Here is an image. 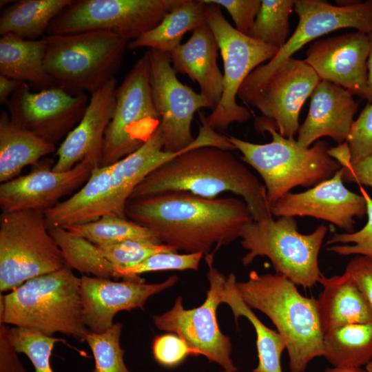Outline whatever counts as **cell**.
<instances>
[{
  "instance_id": "6da1fadb",
  "label": "cell",
  "mask_w": 372,
  "mask_h": 372,
  "mask_svg": "<svg viewBox=\"0 0 372 372\" xmlns=\"http://www.w3.org/2000/svg\"><path fill=\"white\" fill-rule=\"evenodd\" d=\"M125 215L176 251L204 255L239 238L242 227L253 220L243 200L207 198L182 192L130 200Z\"/></svg>"
},
{
  "instance_id": "7a4b0ae2",
  "label": "cell",
  "mask_w": 372,
  "mask_h": 372,
  "mask_svg": "<svg viewBox=\"0 0 372 372\" xmlns=\"http://www.w3.org/2000/svg\"><path fill=\"white\" fill-rule=\"evenodd\" d=\"M171 192L207 198L231 192L243 198L254 220L272 217L264 183L231 150L212 146L187 149L147 174L129 200Z\"/></svg>"
},
{
  "instance_id": "3957f363",
  "label": "cell",
  "mask_w": 372,
  "mask_h": 372,
  "mask_svg": "<svg viewBox=\"0 0 372 372\" xmlns=\"http://www.w3.org/2000/svg\"><path fill=\"white\" fill-rule=\"evenodd\" d=\"M238 293L251 309L265 314L286 344L290 372H305L309 364L322 357L324 334L316 299L302 296L296 285L275 273L249 272L237 282Z\"/></svg>"
},
{
  "instance_id": "277c9868",
  "label": "cell",
  "mask_w": 372,
  "mask_h": 372,
  "mask_svg": "<svg viewBox=\"0 0 372 372\" xmlns=\"http://www.w3.org/2000/svg\"><path fill=\"white\" fill-rule=\"evenodd\" d=\"M81 278L68 267L27 280L0 296V323L85 341Z\"/></svg>"
},
{
  "instance_id": "5b68a950",
  "label": "cell",
  "mask_w": 372,
  "mask_h": 372,
  "mask_svg": "<svg viewBox=\"0 0 372 372\" xmlns=\"http://www.w3.org/2000/svg\"><path fill=\"white\" fill-rule=\"evenodd\" d=\"M256 125L258 130L270 133V143L256 144L233 136L228 138L242 154V161L262 178L269 205L291 189L313 187L331 178L342 167L329 155L331 147L324 141H317L312 147H303L294 138L282 136L269 125Z\"/></svg>"
},
{
  "instance_id": "8992f818",
  "label": "cell",
  "mask_w": 372,
  "mask_h": 372,
  "mask_svg": "<svg viewBox=\"0 0 372 372\" xmlns=\"http://www.w3.org/2000/svg\"><path fill=\"white\" fill-rule=\"evenodd\" d=\"M44 65L54 86L92 94L115 78L128 42L105 30L43 36Z\"/></svg>"
},
{
  "instance_id": "52a82bcc",
  "label": "cell",
  "mask_w": 372,
  "mask_h": 372,
  "mask_svg": "<svg viewBox=\"0 0 372 372\" xmlns=\"http://www.w3.org/2000/svg\"><path fill=\"white\" fill-rule=\"evenodd\" d=\"M150 63L149 85L155 108L161 116L163 150L179 152L192 147L212 146L234 150L228 139L211 128L199 113L200 125L196 138L192 134L194 114L201 108L212 107L200 94L182 83L172 65L169 53L155 49L147 50Z\"/></svg>"
},
{
  "instance_id": "ba28073f",
  "label": "cell",
  "mask_w": 372,
  "mask_h": 372,
  "mask_svg": "<svg viewBox=\"0 0 372 372\" xmlns=\"http://www.w3.org/2000/svg\"><path fill=\"white\" fill-rule=\"evenodd\" d=\"M327 231V226L321 224L311 234H301L292 216L251 220L240 233V244L248 251L242 263L247 266L257 257H267L276 273L296 285L311 288L322 274L318 256Z\"/></svg>"
},
{
  "instance_id": "9c48e42d",
  "label": "cell",
  "mask_w": 372,
  "mask_h": 372,
  "mask_svg": "<svg viewBox=\"0 0 372 372\" xmlns=\"http://www.w3.org/2000/svg\"><path fill=\"white\" fill-rule=\"evenodd\" d=\"M320 81L304 60L289 57L268 72L254 70L240 87L238 97L262 114L256 124L269 125L291 138L300 126L302 105Z\"/></svg>"
},
{
  "instance_id": "30bf717a",
  "label": "cell",
  "mask_w": 372,
  "mask_h": 372,
  "mask_svg": "<svg viewBox=\"0 0 372 372\" xmlns=\"http://www.w3.org/2000/svg\"><path fill=\"white\" fill-rule=\"evenodd\" d=\"M67 267L47 228L44 213L26 210L0 216V291Z\"/></svg>"
},
{
  "instance_id": "8fae6325",
  "label": "cell",
  "mask_w": 372,
  "mask_h": 372,
  "mask_svg": "<svg viewBox=\"0 0 372 372\" xmlns=\"http://www.w3.org/2000/svg\"><path fill=\"white\" fill-rule=\"evenodd\" d=\"M205 16L218 42L224 74L221 99L211 114H203V118L214 130L225 131L233 123H242L251 118L250 111L237 103L238 92L247 76L262 63L271 60L279 49L238 32L216 4L206 3Z\"/></svg>"
},
{
  "instance_id": "7c38bea8",
  "label": "cell",
  "mask_w": 372,
  "mask_h": 372,
  "mask_svg": "<svg viewBox=\"0 0 372 372\" xmlns=\"http://www.w3.org/2000/svg\"><path fill=\"white\" fill-rule=\"evenodd\" d=\"M147 50L135 62L117 87L116 105L106 129L100 167L111 165L134 152L157 130V112L149 85Z\"/></svg>"
},
{
  "instance_id": "4fadbf2b",
  "label": "cell",
  "mask_w": 372,
  "mask_h": 372,
  "mask_svg": "<svg viewBox=\"0 0 372 372\" xmlns=\"http://www.w3.org/2000/svg\"><path fill=\"white\" fill-rule=\"evenodd\" d=\"M182 0H75L50 23L49 34L112 32L127 42L160 23Z\"/></svg>"
},
{
  "instance_id": "5bb4252c",
  "label": "cell",
  "mask_w": 372,
  "mask_h": 372,
  "mask_svg": "<svg viewBox=\"0 0 372 372\" xmlns=\"http://www.w3.org/2000/svg\"><path fill=\"white\" fill-rule=\"evenodd\" d=\"M214 256L210 253L205 256L209 289L203 303L186 309L182 297L178 296L170 310L154 316L153 321L160 330L174 332L183 338L194 355H203L225 371L236 372L238 369L231 357V339L221 332L216 318L218 307L223 303L222 293L227 277L214 267Z\"/></svg>"
},
{
  "instance_id": "9a60e30c",
  "label": "cell",
  "mask_w": 372,
  "mask_h": 372,
  "mask_svg": "<svg viewBox=\"0 0 372 372\" xmlns=\"http://www.w3.org/2000/svg\"><path fill=\"white\" fill-rule=\"evenodd\" d=\"M88 103L85 93L72 94L58 86L34 92L24 83L6 106L12 123L56 145L79 123Z\"/></svg>"
},
{
  "instance_id": "2e32d148",
  "label": "cell",
  "mask_w": 372,
  "mask_h": 372,
  "mask_svg": "<svg viewBox=\"0 0 372 372\" xmlns=\"http://www.w3.org/2000/svg\"><path fill=\"white\" fill-rule=\"evenodd\" d=\"M54 164L52 160L43 158L27 174L1 183V212L32 210L44 213L85 184L96 168L84 160L68 171L56 172L52 170Z\"/></svg>"
},
{
  "instance_id": "e0dca14e",
  "label": "cell",
  "mask_w": 372,
  "mask_h": 372,
  "mask_svg": "<svg viewBox=\"0 0 372 372\" xmlns=\"http://www.w3.org/2000/svg\"><path fill=\"white\" fill-rule=\"evenodd\" d=\"M342 167L330 178L300 193L289 192L269 205L276 217L311 216L327 220L347 233L354 231L355 218L366 215L364 197L344 185Z\"/></svg>"
},
{
  "instance_id": "ac0fdd59",
  "label": "cell",
  "mask_w": 372,
  "mask_h": 372,
  "mask_svg": "<svg viewBox=\"0 0 372 372\" xmlns=\"http://www.w3.org/2000/svg\"><path fill=\"white\" fill-rule=\"evenodd\" d=\"M298 23L286 44L267 63L254 70L268 72L304 45L329 32L352 28L367 34L372 32V0L360 1L349 6H333L321 0H295Z\"/></svg>"
},
{
  "instance_id": "d6986e66",
  "label": "cell",
  "mask_w": 372,
  "mask_h": 372,
  "mask_svg": "<svg viewBox=\"0 0 372 372\" xmlns=\"http://www.w3.org/2000/svg\"><path fill=\"white\" fill-rule=\"evenodd\" d=\"M369 51V35L355 30L315 41L307 50L304 61L320 80L365 99Z\"/></svg>"
},
{
  "instance_id": "ffe728a7",
  "label": "cell",
  "mask_w": 372,
  "mask_h": 372,
  "mask_svg": "<svg viewBox=\"0 0 372 372\" xmlns=\"http://www.w3.org/2000/svg\"><path fill=\"white\" fill-rule=\"evenodd\" d=\"M80 278L83 321L90 331L97 333L112 326L118 312L143 309L152 296L174 286L178 280L172 276L161 283L145 284V281H112L87 275Z\"/></svg>"
},
{
  "instance_id": "44dd1931",
  "label": "cell",
  "mask_w": 372,
  "mask_h": 372,
  "mask_svg": "<svg viewBox=\"0 0 372 372\" xmlns=\"http://www.w3.org/2000/svg\"><path fill=\"white\" fill-rule=\"evenodd\" d=\"M117 87L114 78L91 94L81 121L56 150L54 172L68 171L84 160L94 167H100L104 136L114 114Z\"/></svg>"
},
{
  "instance_id": "7402d4cb",
  "label": "cell",
  "mask_w": 372,
  "mask_h": 372,
  "mask_svg": "<svg viewBox=\"0 0 372 372\" xmlns=\"http://www.w3.org/2000/svg\"><path fill=\"white\" fill-rule=\"evenodd\" d=\"M353 96L343 87L321 80L311 95L307 116L299 127L298 144L309 147L323 136L338 145L346 142L358 106Z\"/></svg>"
},
{
  "instance_id": "603a6c76",
  "label": "cell",
  "mask_w": 372,
  "mask_h": 372,
  "mask_svg": "<svg viewBox=\"0 0 372 372\" xmlns=\"http://www.w3.org/2000/svg\"><path fill=\"white\" fill-rule=\"evenodd\" d=\"M218 51L216 39L205 23L193 30L187 42L169 53L175 72L187 75L198 84L200 93L212 110L218 104L223 89V74L217 63Z\"/></svg>"
},
{
  "instance_id": "cb8c5ba5",
  "label": "cell",
  "mask_w": 372,
  "mask_h": 372,
  "mask_svg": "<svg viewBox=\"0 0 372 372\" xmlns=\"http://www.w3.org/2000/svg\"><path fill=\"white\" fill-rule=\"evenodd\" d=\"M322 290L316 299L324 335L342 327L372 322V310L364 294L344 271L342 275H321Z\"/></svg>"
},
{
  "instance_id": "d4e9b609",
  "label": "cell",
  "mask_w": 372,
  "mask_h": 372,
  "mask_svg": "<svg viewBox=\"0 0 372 372\" xmlns=\"http://www.w3.org/2000/svg\"><path fill=\"white\" fill-rule=\"evenodd\" d=\"M112 166L93 169L81 188L44 212L48 229L82 225L110 215Z\"/></svg>"
},
{
  "instance_id": "484cf974",
  "label": "cell",
  "mask_w": 372,
  "mask_h": 372,
  "mask_svg": "<svg viewBox=\"0 0 372 372\" xmlns=\"http://www.w3.org/2000/svg\"><path fill=\"white\" fill-rule=\"evenodd\" d=\"M183 151L175 153L164 151L158 127L140 148L111 165L110 215L127 218L125 207L135 187L152 171Z\"/></svg>"
},
{
  "instance_id": "4316f807",
  "label": "cell",
  "mask_w": 372,
  "mask_h": 372,
  "mask_svg": "<svg viewBox=\"0 0 372 372\" xmlns=\"http://www.w3.org/2000/svg\"><path fill=\"white\" fill-rule=\"evenodd\" d=\"M56 145L24 130L11 121L4 110L0 114V182L19 176L28 165L54 152Z\"/></svg>"
},
{
  "instance_id": "83f0119b",
  "label": "cell",
  "mask_w": 372,
  "mask_h": 372,
  "mask_svg": "<svg viewBox=\"0 0 372 372\" xmlns=\"http://www.w3.org/2000/svg\"><path fill=\"white\" fill-rule=\"evenodd\" d=\"M45 41L20 38L12 34L0 38V74L29 83L41 90L54 86L45 65Z\"/></svg>"
},
{
  "instance_id": "f1b7e54d",
  "label": "cell",
  "mask_w": 372,
  "mask_h": 372,
  "mask_svg": "<svg viewBox=\"0 0 372 372\" xmlns=\"http://www.w3.org/2000/svg\"><path fill=\"white\" fill-rule=\"evenodd\" d=\"M206 3L203 0H182L158 25L127 43L134 50L147 47L170 53L180 45L185 33L207 23Z\"/></svg>"
},
{
  "instance_id": "f546056e",
  "label": "cell",
  "mask_w": 372,
  "mask_h": 372,
  "mask_svg": "<svg viewBox=\"0 0 372 372\" xmlns=\"http://www.w3.org/2000/svg\"><path fill=\"white\" fill-rule=\"evenodd\" d=\"M72 0H19L3 8L0 16V35L39 39L52 21Z\"/></svg>"
},
{
  "instance_id": "4dcf8cb0",
  "label": "cell",
  "mask_w": 372,
  "mask_h": 372,
  "mask_svg": "<svg viewBox=\"0 0 372 372\" xmlns=\"http://www.w3.org/2000/svg\"><path fill=\"white\" fill-rule=\"evenodd\" d=\"M222 302L229 305L236 323L239 317L244 316L255 329L258 364L251 372H282L281 355L286 349L285 342L277 331L264 324L245 303L238 293L234 273H230L226 279Z\"/></svg>"
},
{
  "instance_id": "1f68e13d",
  "label": "cell",
  "mask_w": 372,
  "mask_h": 372,
  "mask_svg": "<svg viewBox=\"0 0 372 372\" xmlns=\"http://www.w3.org/2000/svg\"><path fill=\"white\" fill-rule=\"evenodd\" d=\"M322 357L336 367L366 365L372 360V322L346 325L325 334Z\"/></svg>"
},
{
  "instance_id": "d6a6232c",
  "label": "cell",
  "mask_w": 372,
  "mask_h": 372,
  "mask_svg": "<svg viewBox=\"0 0 372 372\" xmlns=\"http://www.w3.org/2000/svg\"><path fill=\"white\" fill-rule=\"evenodd\" d=\"M48 229L61 249L67 267L96 278L118 279L116 267L105 258L98 246L63 227Z\"/></svg>"
},
{
  "instance_id": "836d02e7",
  "label": "cell",
  "mask_w": 372,
  "mask_h": 372,
  "mask_svg": "<svg viewBox=\"0 0 372 372\" xmlns=\"http://www.w3.org/2000/svg\"><path fill=\"white\" fill-rule=\"evenodd\" d=\"M96 246H107L129 240L163 244L152 230L127 218L107 215L90 223L63 227Z\"/></svg>"
},
{
  "instance_id": "e575fe53",
  "label": "cell",
  "mask_w": 372,
  "mask_h": 372,
  "mask_svg": "<svg viewBox=\"0 0 372 372\" xmlns=\"http://www.w3.org/2000/svg\"><path fill=\"white\" fill-rule=\"evenodd\" d=\"M295 0H262L247 35L280 50L290 37L289 17Z\"/></svg>"
},
{
  "instance_id": "d590c367",
  "label": "cell",
  "mask_w": 372,
  "mask_h": 372,
  "mask_svg": "<svg viewBox=\"0 0 372 372\" xmlns=\"http://www.w3.org/2000/svg\"><path fill=\"white\" fill-rule=\"evenodd\" d=\"M121 322L114 323L105 331L97 333L89 331L85 337L94 358L95 366L92 372H130L121 347L122 330Z\"/></svg>"
},
{
  "instance_id": "8d00e7d4",
  "label": "cell",
  "mask_w": 372,
  "mask_h": 372,
  "mask_svg": "<svg viewBox=\"0 0 372 372\" xmlns=\"http://www.w3.org/2000/svg\"><path fill=\"white\" fill-rule=\"evenodd\" d=\"M10 336L17 351L27 355L32 362L35 372H54L50 356L54 344L64 340L17 327L10 328Z\"/></svg>"
},
{
  "instance_id": "74e56055",
  "label": "cell",
  "mask_w": 372,
  "mask_h": 372,
  "mask_svg": "<svg viewBox=\"0 0 372 372\" xmlns=\"http://www.w3.org/2000/svg\"><path fill=\"white\" fill-rule=\"evenodd\" d=\"M99 248L105 258L116 267L118 278L121 271L134 267L155 254L177 251L169 245L142 240H129Z\"/></svg>"
},
{
  "instance_id": "f35d334b",
  "label": "cell",
  "mask_w": 372,
  "mask_h": 372,
  "mask_svg": "<svg viewBox=\"0 0 372 372\" xmlns=\"http://www.w3.org/2000/svg\"><path fill=\"white\" fill-rule=\"evenodd\" d=\"M203 254L186 253L180 254L177 251H163L155 254L140 264L119 272L123 280L144 281L140 275L150 271L167 270H198Z\"/></svg>"
},
{
  "instance_id": "ab89813d",
  "label": "cell",
  "mask_w": 372,
  "mask_h": 372,
  "mask_svg": "<svg viewBox=\"0 0 372 372\" xmlns=\"http://www.w3.org/2000/svg\"><path fill=\"white\" fill-rule=\"evenodd\" d=\"M359 187L366 200L367 222L359 231L335 233L325 244L329 251L340 256L372 257V198L362 185Z\"/></svg>"
},
{
  "instance_id": "60d3db41",
  "label": "cell",
  "mask_w": 372,
  "mask_h": 372,
  "mask_svg": "<svg viewBox=\"0 0 372 372\" xmlns=\"http://www.w3.org/2000/svg\"><path fill=\"white\" fill-rule=\"evenodd\" d=\"M346 143L351 163L372 155V103H368L354 120Z\"/></svg>"
},
{
  "instance_id": "b9f144b4",
  "label": "cell",
  "mask_w": 372,
  "mask_h": 372,
  "mask_svg": "<svg viewBox=\"0 0 372 372\" xmlns=\"http://www.w3.org/2000/svg\"><path fill=\"white\" fill-rule=\"evenodd\" d=\"M154 359L160 364L172 367L181 363L188 355H194L186 342L176 334L156 336L152 342Z\"/></svg>"
},
{
  "instance_id": "7bdbcfd3",
  "label": "cell",
  "mask_w": 372,
  "mask_h": 372,
  "mask_svg": "<svg viewBox=\"0 0 372 372\" xmlns=\"http://www.w3.org/2000/svg\"><path fill=\"white\" fill-rule=\"evenodd\" d=\"M224 8L231 17L236 29L247 34L252 28L259 12L261 0H203Z\"/></svg>"
},
{
  "instance_id": "ee69618b",
  "label": "cell",
  "mask_w": 372,
  "mask_h": 372,
  "mask_svg": "<svg viewBox=\"0 0 372 372\" xmlns=\"http://www.w3.org/2000/svg\"><path fill=\"white\" fill-rule=\"evenodd\" d=\"M345 271L357 284L372 310V257L355 256L347 265Z\"/></svg>"
},
{
  "instance_id": "f6af8a7d",
  "label": "cell",
  "mask_w": 372,
  "mask_h": 372,
  "mask_svg": "<svg viewBox=\"0 0 372 372\" xmlns=\"http://www.w3.org/2000/svg\"><path fill=\"white\" fill-rule=\"evenodd\" d=\"M8 324L0 323V372H28L21 363Z\"/></svg>"
},
{
  "instance_id": "bcb514c9",
  "label": "cell",
  "mask_w": 372,
  "mask_h": 372,
  "mask_svg": "<svg viewBox=\"0 0 372 372\" xmlns=\"http://www.w3.org/2000/svg\"><path fill=\"white\" fill-rule=\"evenodd\" d=\"M341 167L344 182L372 187V155L353 163L347 161Z\"/></svg>"
},
{
  "instance_id": "7dc6e473",
  "label": "cell",
  "mask_w": 372,
  "mask_h": 372,
  "mask_svg": "<svg viewBox=\"0 0 372 372\" xmlns=\"http://www.w3.org/2000/svg\"><path fill=\"white\" fill-rule=\"evenodd\" d=\"M23 83L0 74V104L6 105L12 94Z\"/></svg>"
},
{
  "instance_id": "c3c4849f",
  "label": "cell",
  "mask_w": 372,
  "mask_h": 372,
  "mask_svg": "<svg viewBox=\"0 0 372 372\" xmlns=\"http://www.w3.org/2000/svg\"><path fill=\"white\" fill-rule=\"evenodd\" d=\"M369 51L367 59V85L368 92L365 99L369 103H372V32L369 34Z\"/></svg>"
},
{
  "instance_id": "681fc988",
  "label": "cell",
  "mask_w": 372,
  "mask_h": 372,
  "mask_svg": "<svg viewBox=\"0 0 372 372\" xmlns=\"http://www.w3.org/2000/svg\"><path fill=\"white\" fill-rule=\"evenodd\" d=\"M324 372H366L361 368L327 367Z\"/></svg>"
},
{
  "instance_id": "f907efd6",
  "label": "cell",
  "mask_w": 372,
  "mask_h": 372,
  "mask_svg": "<svg viewBox=\"0 0 372 372\" xmlns=\"http://www.w3.org/2000/svg\"><path fill=\"white\" fill-rule=\"evenodd\" d=\"M359 1H353V0L335 1L338 6H349L358 3Z\"/></svg>"
},
{
  "instance_id": "816d5d0a",
  "label": "cell",
  "mask_w": 372,
  "mask_h": 372,
  "mask_svg": "<svg viewBox=\"0 0 372 372\" xmlns=\"http://www.w3.org/2000/svg\"><path fill=\"white\" fill-rule=\"evenodd\" d=\"M366 371L372 372V360L368 362L366 365Z\"/></svg>"
},
{
  "instance_id": "f5cc1de1",
  "label": "cell",
  "mask_w": 372,
  "mask_h": 372,
  "mask_svg": "<svg viewBox=\"0 0 372 372\" xmlns=\"http://www.w3.org/2000/svg\"><path fill=\"white\" fill-rule=\"evenodd\" d=\"M0 2H1V3H0L1 4V8H2V6H4L6 4H8L10 2H12V1H4V0L2 1L1 0Z\"/></svg>"
},
{
  "instance_id": "db71d44e",
  "label": "cell",
  "mask_w": 372,
  "mask_h": 372,
  "mask_svg": "<svg viewBox=\"0 0 372 372\" xmlns=\"http://www.w3.org/2000/svg\"><path fill=\"white\" fill-rule=\"evenodd\" d=\"M220 372H227V371L223 370V371H220Z\"/></svg>"
}]
</instances>
